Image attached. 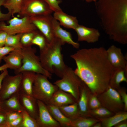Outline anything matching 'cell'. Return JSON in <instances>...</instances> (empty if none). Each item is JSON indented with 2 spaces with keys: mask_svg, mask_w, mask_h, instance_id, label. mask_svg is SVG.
<instances>
[{
  "mask_svg": "<svg viewBox=\"0 0 127 127\" xmlns=\"http://www.w3.org/2000/svg\"><path fill=\"white\" fill-rule=\"evenodd\" d=\"M3 22H0V30L4 31L8 35L23 34L37 30L28 17L19 18L14 16L8 21V25Z\"/></svg>",
  "mask_w": 127,
  "mask_h": 127,
  "instance_id": "52a82bcc",
  "label": "cell"
},
{
  "mask_svg": "<svg viewBox=\"0 0 127 127\" xmlns=\"http://www.w3.org/2000/svg\"><path fill=\"white\" fill-rule=\"evenodd\" d=\"M22 120L20 127H39L36 120L25 110L22 112Z\"/></svg>",
  "mask_w": 127,
  "mask_h": 127,
  "instance_id": "4dcf8cb0",
  "label": "cell"
},
{
  "mask_svg": "<svg viewBox=\"0 0 127 127\" xmlns=\"http://www.w3.org/2000/svg\"><path fill=\"white\" fill-rule=\"evenodd\" d=\"M89 113L91 117L97 119L107 118L115 114L102 106L96 109L90 110Z\"/></svg>",
  "mask_w": 127,
  "mask_h": 127,
  "instance_id": "f546056e",
  "label": "cell"
},
{
  "mask_svg": "<svg viewBox=\"0 0 127 127\" xmlns=\"http://www.w3.org/2000/svg\"><path fill=\"white\" fill-rule=\"evenodd\" d=\"M124 105V111H127V94L126 90L124 88L121 87L117 90Z\"/></svg>",
  "mask_w": 127,
  "mask_h": 127,
  "instance_id": "d590c367",
  "label": "cell"
},
{
  "mask_svg": "<svg viewBox=\"0 0 127 127\" xmlns=\"http://www.w3.org/2000/svg\"><path fill=\"white\" fill-rule=\"evenodd\" d=\"M102 106L115 113L124 111V105L117 91L109 86L97 96Z\"/></svg>",
  "mask_w": 127,
  "mask_h": 127,
  "instance_id": "9c48e42d",
  "label": "cell"
},
{
  "mask_svg": "<svg viewBox=\"0 0 127 127\" xmlns=\"http://www.w3.org/2000/svg\"><path fill=\"white\" fill-rule=\"evenodd\" d=\"M7 0H0V22L4 21H8L10 19L11 15L9 13H2L1 10L0 8L1 6Z\"/></svg>",
  "mask_w": 127,
  "mask_h": 127,
  "instance_id": "ab89813d",
  "label": "cell"
},
{
  "mask_svg": "<svg viewBox=\"0 0 127 127\" xmlns=\"http://www.w3.org/2000/svg\"><path fill=\"white\" fill-rule=\"evenodd\" d=\"M6 121V113L0 110V127Z\"/></svg>",
  "mask_w": 127,
  "mask_h": 127,
  "instance_id": "b9f144b4",
  "label": "cell"
},
{
  "mask_svg": "<svg viewBox=\"0 0 127 127\" xmlns=\"http://www.w3.org/2000/svg\"><path fill=\"white\" fill-rule=\"evenodd\" d=\"M23 0H7L3 6L7 9L8 12L12 17L16 14H19L20 11Z\"/></svg>",
  "mask_w": 127,
  "mask_h": 127,
  "instance_id": "83f0119b",
  "label": "cell"
},
{
  "mask_svg": "<svg viewBox=\"0 0 127 127\" xmlns=\"http://www.w3.org/2000/svg\"><path fill=\"white\" fill-rule=\"evenodd\" d=\"M87 2V3H90L92 2H95L97 0H85Z\"/></svg>",
  "mask_w": 127,
  "mask_h": 127,
  "instance_id": "7dc6e473",
  "label": "cell"
},
{
  "mask_svg": "<svg viewBox=\"0 0 127 127\" xmlns=\"http://www.w3.org/2000/svg\"><path fill=\"white\" fill-rule=\"evenodd\" d=\"M97 14L103 29L111 39L127 43V0H97Z\"/></svg>",
  "mask_w": 127,
  "mask_h": 127,
  "instance_id": "7a4b0ae2",
  "label": "cell"
},
{
  "mask_svg": "<svg viewBox=\"0 0 127 127\" xmlns=\"http://www.w3.org/2000/svg\"><path fill=\"white\" fill-rule=\"evenodd\" d=\"M8 74V71L7 69L3 71L0 74V89L3 79L5 76Z\"/></svg>",
  "mask_w": 127,
  "mask_h": 127,
  "instance_id": "7bdbcfd3",
  "label": "cell"
},
{
  "mask_svg": "<svg viewBox=\"0 0 127 127\" xmlns=\"http://www.w3.org/2000/svg\"><path fill=\"white\" fill-rule=\"evenodd\" d=\"M22 56V64L18 70L15 71V74L24 71H29L44 75L51 78L52 74L42 66L39 57L36 54V50L31 46L24 47L21 49Z\"/></svg>",
  "mask_w": 127,
  "mask_h": 127,
  "instance_id": "277c9868",
  "label": "cell"
},
{
  "mask_svg": "<svg viewBox=\"0 0 127 127\" xmlns=\"http://www.w3.org/2000/svg\"><path fill=\"white\" fill-rule=\"evenodd\" d=\"M53 11L43 0H23L18 15L20 18L51 15Z\"/></svg>",
  "mask_w": 127,
  "mask_h": 127,
  "instance_id": "ba28073f",
  "label": "cell"
},
{
  "mask_svg": "<svg viewBox=\"0 0 127 127\" xmlns=\"http://www.w3.org/2000/svg\"><path fill=\"white\" fill-rule=\"evenodd\" d=\"M38 115L36 120L39 127H60V124L52 117L47 107L42 102L37 100Z\"/></svg>",
  "mask_w": 127,
  "mask_h": 127,
  "instance_id": "7c38bea8",
  "label": "cell"
},
{
  "mask_svg": "<svg viewBox=\"0 0 127 127\" xmlns=\"http://www.w3.org/2000/svg\"><path fill=\"white\" fill-rule=\"evenodd\" d=\"M48 78L44 75L36 73L32 90V96L46 105L49 104L53 94L59 88Z\"/></svg>",
  "mask_w": 127,
  "mask_h": 127,
  "instance_id": "5b68a950",
  "label": "cell"
},
{
  "mask_svg": "<svg viewBox=\"0 0 127 127\" xmlns=\"http://www.w3.org/2000/svg\"><path fill=\"white\" fill-rule=\"evenodd\" d=\"M23 34L8 35L5 40L4 46L13 48L15 49H21L24 47L20 40Z\"/></svg>",
  "mask_w": 127,
  "mask_h": 127,
  "instance_id": "f1b7e54d",
  "label": "cell"
},
{
  "mask_svg": "<svg viewBox=\"0 0 127 127\" xmlns=\"http://www.w3.org/2000/svg\"><path fill=\"white\" fill-rule=\"evenodd\" d=\"M76 102L75 100L71 95L58 88L53 94L48 104L59 107Z\"/></svg>",
  "mask_w": 127,
  "mask_h": 127,
  "instance_id": "ac0fdd59",
  "label": "cell"
},
{
  "mask_svg": "<svg viewBox=\"0 0 127 127\" xmlns=\"http://www.w3.org/2000/svg\"><path fill=\"white\" fill-rule=\"evenodd\" d=\"M59 107L66 117L71 120L79 116L78 104L77 102Z\"/></svg>",
  "mask_w": 127,
  "mask_h": 127,
  "instance_id": "4316f807",
  "label": "cell"
},
{
  "mask_svg": "<svg viewBox=\"0 0 127 127\" xmlns=\"http://www.w3.org/2000/svg\"><path fill=\"white\" fill-rule=\"evenodd\" d=\"M46 2L49 6L54 12L60 11L62 10L59 4L61 2L60 0H43Z\"/></svg>",
  "mask_w": 127,
  "mask_h": 127,
  "instance_id": "e575fe53",
  "label": "cell"
},
{
  "mask_svg": "<svg viewBox=\"0 0 127 127\" xmlns=\"http://www.w3.org/2000/svg\"><path fill=\"white\" fill-rule=\"evenodd\" d=\"M70 56L76 65L75 72L92 94L97 96L107 88L114 69L104 48H83Z\"/></svg>",
  "mask_w": 127,
  "mask_h": 127,
  "instance_id": "6da1fadb",
  "label": "cell"
},
{
  "mask_svg": "<svg viewBox=\"0 0 127 127\" xmlns=\"http://www.w3.org/2000/svg\"><path fill=\"white\" fill-rule=\"evenodd\" d=\"M22 74L20 73L13 75L8 74L4 78L0 89V102L9 98L19 92L20 89Z\"/></svg>",
  "mask_w": 127,
  "mask_h": 127,
  "instance_id": "30bf717a",
  "label": "cell"
},
{
  "mask_svg": "<svg viewBox=\"0 0 127 127\" xmlns=\"http://www.w3.org/2000/svg\"><path fill=\"white\" fill-rule=\"evenodd\" d=\"M88 106L89 110L102 106L97 96L91 93L89 98Z\"/></svg>",
  "mask_w": 127,
  "mask_h": 127,
  "instance_id": "836d02e7",
  "label": "cell"
},
{
  "mask_svg": "<svg viewBox=\"0 0 127 127\" xmlns=\"http://www.w3.org/2000/svg\"><path fill=\"white\" fill-rule=\"evenodd\" d=\"M91 127H102L101 122L100 121L94 124Z\"/></svg>",
  "mask_w": 127,
  "mask_h": 127,
  "instance_id": "bcb514c9",
  "label": "cell"
},
{
  "mask_svg": "<svg viewBox=\"0 0 127 127\" xmlns=\"http://www.w3.org/2000/svg\"><path fill=\"white\" fill-rule=\"evenodd\" d=\"M106 51L108 60L114 69L127 68V59L120 48L112 45Z\"/></svg>",
  "mask_w": 127,
  "mask_h": 127,
  "instance_id": "4fadbf2b",
  "label": "cell"
},
{
  "mask_svg": "<svg viewBox=\"0 0 127 127\" xmlns=\"http://www.w3.org/2000/svg\"><path fill=\"white\" fill-rule=\"evenodd\" d=\"M8 35L6 32L0 30V47L4 46L5 40Z\"/></svg>",
  "mask_w": 127,
  "mask_h": 127,
  "instance_id": "60d3db41",
  "label": "cell"
},
{
  "mask_svg": "<svg viewBox=\"0 0 127 127\" xmlns=\"http://www.w3.org/2000/svg\"><path fill=\"white\" fill-rule=\"evenodd\" d=\"M49 43L44 36L37 30L32 42V45L38 46L41 50L45 48Z\"/></svg>",
  "mask_w": 127,
  "mask_h": 127,
  "instance_id": "1f68e13d",
  "label": "cell"
},
{
  "mask_svg": "<svg viewBox=\"0 0 127 127\" xmlns=\"http://www.w3.org/2000/svg\"><path fill=\"white\" fill-rule=\"evenodd\" d=\"M127 68L114 69L110 81L109 86L117 90L121 87V83L127 82Z\"/></svg>",
  "mask_w": 127,
  "mask_h": 127,
  "instance_id": "603a6c76",
  "label": "cell"
},
{
  "mask_svg": "<svg viewBox=\"0 0 127 127\" xmlns=\"http://www.w3.org/2000/svg\"><path fill=\"white\" fill-rule=\"evenodd\" d=\"M82 83L74 71L68 67L61 79L56 81L54 84L59 89L71 95L77 102Z\"/></svg>",
  "mask_w": 127,
  "mask_h": 127,
  "instance_id": "8992f818",
  "label": "cell"
},
{
  "mask_svg": "<svg viewBox=\"0 0 127 127\" xmlns=\"http://www.w3.org/2000/svg\"><path fill=\"white\" fill-rule=\"evenodd\" d=\"M8 68H10L8 64L5 63L0 66V71H3Z\"/></svg>",
  "mask_w": 127,
  "mask_h": 127,
  "instance_id": "f6af8a7d",
  "label": "cell"
},
{
  "mask_svg": "<svg viewBox=\"0 0 127 127\" xmlns=\"http://www.w3.org/2000/svg\"><path fill=\"white\" fill-rule=\"evenodd\" d=\"M114 127H127V119L121 121L115 125Z\"/></svg>",
  "mask_w": 127,
  "mask_h": 127,
  "instance_id": "ee69618b",
  "label": "cell"
},
{
  "mask_svg": "<svg viewBox=\"0 0 127 127\" xmlns=\"http://www.w3.org/2000/svg\"><path fill=\"white\" fill-rule=\"evenodd\" d=\"M0 110L6 113L11 111L22 112L24 110L19 100V92L16 93L6 99L0 102Z\"/></svg>",
  "mask_w": 127,
  "mask_h": 127,
  "instance_id": "d6986e66",
  "label": "cell"
},
{
  "mask_svg": "<svg viewBox=\"0 0 127 127\" xmlns=\"http://www.w3.org/2000/svg\"><path fill=\"white\" fill-rule=\"evenodd\" d=\"M6 113V122L14 121L22 116V112L11 111Z\"/></svg>",
  "mask_w": 127,
  "mask_h": 127,
  "instance_id": "8d00e7d4",
  "label": "cell"
},
{
  "mask_svg": "<svg viewBox=\"0 0 127 127\" xmlns=\"http://www.w3.org/2000/svg\"><path fill=\"white\" fill-rule=\"evenodd\" d=\"M91 93L88 87L83 82L80 88L79 98L77 102L79 116L91 117L89 113L88 102Z\"/></svg>",
  "mask_w": 127,
  "mask_h": 127,
  "instance_id": "2e32d148",
  "label": "cell"
},
{
  "mask_svg": "<svg viewBox=\"0 0 127 127\" xmlns=\"http://www.w3.org/2000/svg\"><path fill=\"white\" fill-rule=\"evenodd\" d=\"M53 17L59 21L60 25L67 28L75 30L79 24L76 17L68 15L62 11L54 12Z\"/></svg>",
  "mask_w": 127,
  "mask_h": 127,
  "instance_id": "ffe728a7",
  "label": "cell"
},
{
  "mask_svg": "<svg viewBox=\"0 0 127 127\" xmlns=\"http://www.w3.org/2000/svg\"><path fill=\"white\" fill-rule=\"evenodd\" d=\"M22 78L20 91L27 95L32 96V90L36 73L29 71L21 72Z\"/></svg>",
  "mask_w": 127,
  "mask_h": 127,
  "instance_id": "7402d4cb",
  "label": "cell"
},
{
  "mask_svg": "<svg viewBox=\"0 0 127 127\" xmlns=\"http://www.w3.org/2000/svg\"><path fill=\"white\" fill-rule=\"evenodd\" d=\"M19 100L24 109L32 117L36 120L38 115L37 100L33 96L19 92Z\"/></svg>",
  "mask_w": 127,
  "mask_h": 127,
  "instance_id": "9a60e30c",
  "label": "cell"
},
{
  "mask_svg": "<svg viewBox=\"0 0 127 127\" xmlns=\"http://www.w3.org/2000/svg\"><path fill=\"white\" fill-rule=\"evenodd\" d=\"M53 30L55 37L60 39L64 44L71 45L73 47L78 48L79 44L74 41L70 33L64 30L60 27L59 22L53 17L52 20Z\"/></svg>",
  "mask_w": 127,
  "mask_h": 127,
  "instance_id": "e0dca14e",
  "label": "cell"
},
{
  "mask_svg": "<svg viewBox=\"0 0 127 127\" xmlns=\"http://www.w3.org/2000/svg\"><path fill=\"white\" fill-rule=\"evenodd\" d=\"M65 44L56 37L43 49L39 57L43 68L52 74L61 78L68 66L65 64L61 52V46Z\"/></svg>",
  "mask_w": 127,
  "mask_h": 127,
  "instance_id": "3957f363",
  "label": "cell"
},
{
  "mask_svg": "<svg viewBox=\"0 0 127 127\" xmlns=\"http://www.w3.org/2000/svg\"><path fill=\"white\" fill-rule=\"evenodd\" d=\"M100 121L94 118L79 116L71 120L70 127H91L95 123Z\"/></svg>",
  "mask_w": 127,
  "mask_h": 127,
  "instance_id": "484cf974",
  "label": "cell"
},
{
  "mask_svg": "<svg viewBox=\"0 0 127 127\" xmlns=\"http://www.w3.org/2000/svg\"><path fill=\"white\" fill-rule=\"evenodd\" d=\"M15 49L13 48L6 46L0 47V64L5 56Z\"/></svg>",
  "mask_w": 127,
  "mask_h": 127,
  "instance_id": "74e56055",
  "label": "cell"
},
{
  "mask_svg": "<svg viewBox=\"0 0 127 127\" xmlns=\"http://www.w3.org/2000/svg\"><path fill=\"white\" fill-rule=\"evenodd\" d=\"M22 120V116L14 121L6 122L0 127H20Z\"/></svg>",
  "mask_w": 127,
  "mask_h": 127,
  "instance_id": "f35d334b",
  "label": "cell"
},
{
  "mask_svg": "<svg viewBox=\"0 0 127 127\" xmlns=\"http://www.w3.org/2000/svg\"><path fill=\"white\" fill-rule=\"evenodd\" d=\"M21 49H15L5 56L3 60L15 71L18 70L22 64V56Z\"/></svg>",
  "mask_w": 127,
  "mask_h": 127,
  "instance_id": "44dd1931",
  "label": "cell"
},
{
  "mask_svg": "<svg viewBox=\"0 0 127 127\" xmlns=\"http://www.w3.org/2000/svg\"><path fill=\"white\" fill-rule=\"evenodd\" d=\"M29 18L32 23L44 36L48 43L55 38L52 22L53 16L51 14Z\"/></svg>",
  "mask_w": 127,
  "mask_h": 127,
  "instance_id": "8fae6325",
  "label": "cell"
},
{
  "mask_svg": "<svg viewBox=\"0 0 127 127\" xmlns=\"http://www.w3.org/2000/svg\"><path fill=\"white\" fill-rule=\"evenodd\" d=\"M46 106L52 117L60 124L61 126L70 127L71 120L66 117L59 107L50 104Z\"/></svg>",
  "mask_w": 127,
  "mask_h": 127,
  "instance_id": "cb8c5ba5",
  "label": "cell"
},
{
  "mask_svg": "<svg viewBox=\"0 0 127 127\" xmlns=\"http://www.w3.org/2000/svg\"><path fill=\"white\" fill-rule=\"evenodd\" d=\"M98 119L101 122L102 127H111L121 121L127 119V112L121 111L109 117Z\"/></svg>",
  "mask_w": 127,
  "mask_h": 127,
  "instance_id": "d4e9b609",
  "label": "cell"
},
{
  "mask_svg": "<svg viewBox=\"0 0 127 127\" xmlns=\"http://www.w3.org/2000/svg\"><path fill=\"white\" fill-rule=\"evenodd\" d=\"M37 30L34 32H26L22 34L21 42L24 47L31 46L32 42Z\"/></svg>",
  "mask_w": 127,
  "mask_h": 127,
  "instance_id": "d6a6232c",
  "label": "cell"
},
{
  "mask_svg": "<svg viewBox=\"0 0 127 127\" xmlns=\"http://www.w3.org/2000/svg\"><path fill=\"white\" fill-rule=\"evenodd\" d=\"M75 31L79 41H85L88 43L97 41L100 34L99 30L93 28H89L79 24L76 28Z\"/></svg>",
  "mask_w": 127,
  "mask_h": 127,
  "instance_id": "5bb4252c",
  "label": "cell"
}]
</instances>
